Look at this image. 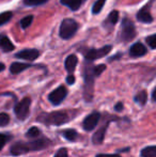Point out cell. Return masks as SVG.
<instances>
[{
  "label": "cell",
  "mask_w": 156,
  "mask_h": 157,
  "mask_svg": "<svg viewBox=\"0 0 156 157\" xmlns=\"http://www.w3.org/2000/svg\"><path fill=\"white\" fill-rule=\"evenodd\" d=\"M111 46L110 45H107L104 46L102 48H91V49H87L85 52H83V56H85V59L87 61H94L96 59H100L103 58V57L107 56L109 54V52L111 50Z\"/></svg>",
  "instance_id": "7"
},
{
  "label": "cell",
  "mask_w": 156,
  "mask_h": 157,
  "mask_svg": "<svg viewBox=\"0 0 156 157\" xmlns=\"http://www.w3.org/2000/svg\"><path fill=\"white\" fill-rule=\"evenodd\" d=\"M146 43H148V45L150 46L152 49H155L156 48V33L152 35H149L148 37H146Z\"/></svg>",
  "instance_id": "27"
},
{
  "label": "cell",
  "mask_w": 156,
  "mask_h": 157,
  "mask_svg": "<svg viewBox=\"0 0 156 157\" xmlns=\"http://www.w3.org/2000/svg\"><path fill=\"white\" fill-rule=\"evenodd\" d=\"M13 14L12 12H3L0 14V26L4 25L6 23H8L11 18H12Z\"/></svg>",
  "instance_id": "24"
},
{
  "label": "cell",
  "mask_w": 156,
  "mask_h": 157,
  "mask_svg": "<svg viewBox=\"0 0 156 157\" xmlns=\"http://www.w3.org/2000/svg\"><path fill=\"white\" fill-rule=\"evenodd\" d=\"M67 89L64 86H60L57 89H55L49 95H48V99L51 104L54 105H59L63 101V99L67 97Z\"/></svg>",
  "instance_id": "8"
},
{
  "label": "cell",
  "mask_w": 156,
  "mask_h": 157,
  "mask_svg": "<svg viewBox=\"0 0 156 157\" xmlns=\"http://www.w3.org/2000/svg\"><path fill=\"white\" fill-rule=\"evenodd\" d=\"M108 124L109 123H105L103 127H101L100 129H97V132L93 135L92 137V141H93L94 144H101L103 142L105 138V134H106V130H107V127H108Z\"/></svg>",
  "instance_id": "13"
},
{
  "label": "cell",
  "mask_w": 156,
  "mask_h": 157,
  "mask_svg": "<svg viewBox=\"0 0 156 157\" xmlns=\"http://www.w3.org/2000/svg\"><path fill=\"white\" fill-rule=\"evenodd\" d=\"M85 0H60V2L63 6H67L70 10L72 11H77L83 3Z\"/></svg>",
  "instance_id": "17"
},
{
  "label": "cell",
  "mask_w": 156,
  "mask_h": 157,
  "mask_svg": "<svg viewBox=\"0 0 156 157\" xmlns=\"http://www.w3.org/2000/svg\"><path fill=\"white\" fill-rule=\"evenodd\" d=\"M38 120L42 123L49 125H61L67 123L70 120V117L67 112L63 111H55L50 113H43L38 118Z\"/></svg>",
  "instance_id": "3"
},
{
  "label": "cell",
  "mask_w": 156,
  "mask_h": 157,
  "mask_svg": "<svg viewBox=\"0 0 156 157\" xmlns=\"http://www.w3.org/2000/svg\"><path fill=\"white\" fill-rule=\"evenodd\" d=\"M49 143L50 141L45 138L30 141V142H21V141H18V142H15L14 144L11 145L10 152L14 156L23 155V154H26L28 152L40 151L42 149H45L46 147L49 145Z\"/></svg>",
  "instance_id": "1"
},
{
  "label": "cell",
  "mask_w": 156,
  "mask_h": 157,
  "mask_svg": "<svg viewBox=\"0 0 156 157\" xmlns=\"http://www.w3.org/2000/svg\"><path fill=\"white\" fill-rule=\"evenodd\" d=\"M10 139H11V136H9V135L0 134V151L3 149V147L6 145V143L8 142Z\"/></svg>",
  "instance_id": "30"
},
{
  "label": "cell",
  "mask_w": 156,
  "mask_h": 157,
  "mask_svg": "<svg viewBox=\"0 0 156 157\" xmlns=\"http://www.w3.org/2000/svg\"><path fill=\"white\" fill-rule=\"evenodd\" d=\"M106 1L107 0H96L95 3H94L93 6H92V13H93V14H98V13L103 10Z\"/></svg>",
  "instance_id": "22"
},
{
  "label": "cell",
  "mask_w": 156,
  "mask_h": 157,
  "mask_svg": "<svg viewBox=\"0 0 156 157\" xmlns=\"http://www.w3.org/2000/svg\"><path fill=\"white\" fill-rule=\"evenodd\" d=\"M78 28L79 25L76 21H74L73 18H65L61 21L59 34L63 40H70L78 31Z\"/></svg>",
  "instance_id": "4"
},
{
  "label": "cell",
  "mask_w": 156,
  "mask_h": 157,
  "mask_svg": "<svg viewBox=\"0 0 156 157\" xmlns=\"http://www.w3.org/2000/svg\"><path fill=\"white\" fill-rule=\"evenodd\" d=\"M31 67V64L28 63H21V62H14L10 66V71L12 74H19L23 71L27 70V68Z\"/></svg>",
  "instance_id": "15"
},
{
  "label": "cell",
  "mask_w": 156,
  "mask_h": 157,
  "mask_svg": "<svg viewBox=\"0 0 156 157\" xmlns=\"http://www.w3.org/2000/svg\"><path fill=\"white\" fill-rule=\"evenodd\" d=\"M136 36V28L134 23L128 18H124L122 21V28H121L120 40L124 43L131 42Z\"/></svg>",
  "instance_id": "5"
},
{
  "label": "cell",
  "mask_w": 156,
  "mask_h": 157,
  "mask_svg": "<svg viewBox=\"0 0 156 157\" xmlns=\"http://www.w3.org/2000/svg\"><path fill=\"white\" fill-rule=\"evenodd\" d=\"M0 47L6 52H12L14 49V45L12 44V42L10 41V39L8 36H4V35L0 36Z\"/></svg>",
  "instance_id": "18"
},
{
  "label": "cell",
  "mask_w": 156,
  "mask_h": 157,
  "mask_svg": "<svg viewBox=\"0 0 156 157\" xmlns=\"http://www.w3.org/2000/svg\"><path fill=\"white\" fill-rule=\"evenodd\" d=\"M152 98H153V101H156V88L153 90V92H152Z\"/></svg>",
  "instance_id": "35"
},
{
  "label": "cell",
  "mask_w": 156,
  "mask_h": 157,
  "mask_svg": "<svg viewBox=\"0 0 156 157\" xmlns=\"http://www.w3.org/2000/svg\"><path fill=\"white\" fill-rule=\"evenodd\" d=\"M95 157H121L118 154H98Z\"/></svg>",
  "instance_id": "33"
},
{
  "label": "cell",
  "mask_w": 156,
  "mask_h": 157,
  "mask_svg": "<svg viewBox=\"0 0 156 157\" xmlns=\"http://www.w3.org/2000/svg\"><path fill=\"white\" fill-rule=\"evenodd\" d=\"M78 63V59L75 55H70L64 61V66H65V70L70 73V74H73V72L75 71L76 66H77Z\"/></svg>",
  "instance_id": "14"
},
{
  "label": "cell",
  "mask_w": 156,
  "mask_h": 157,
  "mask_svg": "<svg viewBox=\"0 0 156 157\" xmlns=\"http://www.w3.org/2000/svg\"><path fill=\"white\" fill-rule=\"evenodd\" d=\"M39 56H40V52L38 49H24L15 55L16 58L23 59V60H27V61L36 60V59H38Z\"/></svg>",
  "instance_id": "11"
},
{
  "label": "cell",
  "mask_w": 156,
  "mask_h": 157,
  "mask_svg": "<svg viewBox=\"0 0 156 157\" xmlns=\"http://www.w3.org/2000/svg\"><path fill=\"white\" fill-rule=\"evenodd\" d=\"M54 157H69V155H67V150L64 149V147L60 149Z\"/></svg>",
  "instance_id": "31"
},
{
  "label": "cell",
  "mask_w": 156,
  "mask_h": 157,
  "mask_svg": "<svg viewBox=\"0 0 156 157\" xmlns=\"http://www.w3.org/2000/svg\"><path fill=\"white\" fill-rule=\"evenodd\" d=\"M118 21H119V12L117 10H113L109 13L108 17H107L104 23V26L105 27H112V26H115L118 23Z\"/></svg>",
  "instance_id": "16"
},
{
  "label": "cell",
  "mask_w": 156,
  "mask_h": 157,
  "mask_svg": "<svg viewBox=\"0 0 156 157\" xmlns=\"http://www.w3.org/2000/svg\"><path fill=\"white\" fill-rule=\"evenodd\" d=\"M40 134H41V130H40L38 127H31L27 132L26 136H27L28 138H36L38 136H40Z\"/></svg>",
  "instance_id": "26"
},
{
  "label": "cell",
  "mask_w": 156,
  "mask_h": 157,
  "mask_svg": "<svg viewBox=\"0 0 156 157\" xmlns=\"http://www.w3.org/2000/svg\"><path fill=\"white\" fill-rule=\"evenodd\" d=\"M153 1H154V0H150V2L146 3L144 6H142L139 10V12L137 13V19L140 23L151 24L153 21V16L150 13V9H151V6H152Z\"/></svg>",
  "instance_id": "9"
},
{
  "label": "cell",
  "mask_w": 156,
  "mask_h": 157,
  "mask_svg": "<svg viewBox=\"0 0 156 157\" xmlns=\"http://www.w3.org/2000/svg\"><path fill=\"white\" fill-rule=\"evenodd\" d=\"M93 66L91 64V61L86 60L85 71H83V77H85V96L87 101H91L92 94H93V85L94 79L96 78L94 74Z\"/></svg>",
  "instance_id": "2"
},
{
  "label": "cell",
  "mask_w": 156,
  "mask_h": 157,
  "mask_svg": "<svg viewBox=\"0 0 156 157\" xmlns=\"http://www.w3.org/2000/svg\"><path fill=\"white\" fill-rule=\"evenodd\" d=\"M6 68V66H4V64L3 63H0V72H2V71Z\"/></svg>",
  "instance_id": "36"
},
{
  "label": "cell",
  "mask_w": 156,
  "mask_h": 157,
  "mask_svg": "<svg viewBox=\"0 0 156 157\" xmlns=\"http://www.w3.org/2000/svg\"><path fill=\"white\" fill-rule=\"evenodd\" d=\"M10 122V116L6 112L0 113V126H6Z\"/></svg>",
  "instance_id": "28"
},
{
  "label": "cell",
  "mask_w": 156,
  "mask_h": 157,
  "mask_svg": "<svg viewBox=\"0 0 156 157\" xmlns=\"http://www.w3.org/2000/svg\"><path fill=\"white\" fill-rule=\"evenodd\" d=\"M148 52V48L144 46V44H142L141 42H137L135 43L131 48H129V55L133 58H138V57H142L144 55H146Z\"/></svg>",
  "instance_id": "12"
},
{
  "label": "cell",
  "mask_w": 156,
  "mask_h": 157,
  "mask_svg": "<svg viewBox=\"0 0 156 157\" xmlns=\"http://www.w3.org/2000/svg\"><path fill=\"white\" fill-rule=\"evenodd\" d=\"M140 155H141V157H156V145L146 147L142 149Z\"/></svg>",
  "instance_id": "19"
},
{
  "label": "cell",
  "mask_w": 156,
  "mask_h": 157,
  "mask_svg": "<svg viewBox=\"0 0 156 157\" xmlns=\"http://www.w3.org/2000/svg\"><path fill=\"white\" fill-rule=\"evenodd\" d=\"M47 1L48 0H24V3L29 6H41V4L46 3Z\"/></svg>",
  "instance_id": "25"
},
{
  "label": "cell",
  "mask_w": 156,
  "mask_h": 157,
  "mask_svg": "<svg viewBox=\"0 0 156 157\" xmlns=\"http://www.w3.org/2000/svg\"><path fill=\"white\" fill-rule=\"evenodd\" d=\"M100 117L101 114L98 112H93V113L87 116L85 120H83V128L86 130H88V132L95 128V126L97 125L98 121H100Z\"/></svg>",
  "instance_id": "10"
},
{
  "label": "cell",
  "mask_w": 156,
  "mask_h": 157,
  "mask_svg": "<svg viewBox=\"0 0 156 157\" xmlns=\"http://www.w3.org/2000/svg\"><path fill=\"white\" fill-rule=\"evenodd\" d=\"M115 109L117 110V111H121V110L123 109V104L122 103H118L117 105L115 106Z\"/></svg>",
  "instance_id": "34"
},
{
  "label": "cell",
  "mask_w": 156,
  "mask_h": 157,
  "mask_svg": "<svg viewBox=\"0 0 156 157\" xmlns=\"http://www.w3.org/2000/svg\"><path fill=\"white\" fill-rule=\"evenodd\" d=\"M105 70H106V65H105V64H98V65H94L93 66L94 74H95L96 77L100 76V75L102 74Z\"/></svg>",
  "instance_id": "29"
},
{
  "label": "cell",
  "mask_w": 156,
  "mask_h": 157,
  "mask_svg": "<svg viewBox=\"0 0 156 157\" xmlns=\"http://www.w3.org/2000/svg\"><path fill=\"white\" fill-rule=\"evenodd\" d=\"M62 135H63V137H64L65 139H67V140H70V141H75L76 139H77V137H78L77 132H76V130H74V129L64 130V132H62Z\"/></svg>",
  "instance_id": "21"
},
{
  "label": "cell",
  "mask_w": 156,
  "mask_h": 157,
  "mask_svg": "<svg viewBox=\"0 0 156 157\" xmlns=\"http://www.w3.org/2000/svg\"><path fill=\"white\" fill-rule=\"evenodd\" d=\"M32 21H33V16H32V15H29V16L24 17V18L21 21V28H23V29H27V28L32 24Z\"/></svg>",
  "instance_id": "23"
},
{
  "label": "cell",
  "mask_w": 156,
  "mask_h": 157,
  "mask_svg": "<svg viewBox=\"0 0 156 157\" xmlns=\"http://www.w3.org/2000/svg\"><path fill=\"white\" fill-rule=\"evenodd\" d=\"M30 106H31V99H30V97H25L19 103L16 104V106L14 108V112L18 120L23 121L27 119V117L29 116V112H30Z\"/></svg>",
  "instance_id": "6"
},
{
  "label": "cell",
  "mask_w": 156,
  "mask_h": 157,
  "mask_svg": "<svg viewBox=\"0 0 156 157\" xmlns=\"http://www.w3.org/2000/svg\"><path fill=\"white\" fill-rule=\"evenodd\" d=\"M146 101H148V94H146V91H140L139 93L135 96V101L141 106L146 105Z\"/></svg>",
  "instance_id": "20"
},
{
  "label": "cell",
  "mask_w": 156,
  "mask_h": 157,
  "mask_svg": "<svg viewBox=\"0 0 156 157\" xmlns=\"http://www.w3.org/2000/svg\"><path fill=\"white\" fill-rule=\"evenodd\" d=\"M67 82L69 83V85H73V83L75 82V77H74V75H73V74H70L69 76H67Z\"/></svg>",
  "instance_id": "32"
}]
</instances>
